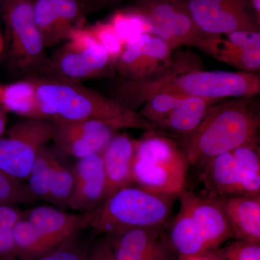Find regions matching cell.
<instances>
[{
  "label": "cell",
  "mask_w": 260,
  "mask_h": 260,
  "mask_svg": "<svg viewBox=\"0 0 260 260\" xmlns=\"http://www.w3.org/2000/svg\"><path fill=\"white\" fill-rule=\"evenodd\" d=\"M21 219V213L13 205L0 204V229H13Z\"/></svg>",
  "instance_id": "74e56055"
},
{
  "label": "cell",
  "mask_w": 260,
  "mask_h": 260,
  "mask_svg": "<svg viewBox=\"0 0 260 260\" xmlns=\"http://www.w3.org/2000/svg\"><path fill=\"white\" fill-rule=\"evenodd\" d=\"M239 174L243 194L260 195L259 143L242 145L232 151Z\"/></svg>",
  "instance_id": "7402d4cb"
},
{
  "label": "cell",
  "mask_w": 260,
  "mask_h": 260,
  "mask_svg": "<svg viewBox=\"0 0 260 260\" xmlns=\"http://www.w3.org/2000/svg\"><path fill=\"white\" fill-rule=\"evenodd\" d=\"M62 41H66L70 30L76 25L81 8L77 0H50Z\"/></svg>",
  "instance_id": "4dcf8cb0"
},
{
  "label": "cell",
  "mask_w": 260,
  "mask_h": 260,
  "mask_svg": "<svg viewBox=\"0 0 260 260\" xmlns=\"http://www.w3.org/2000/svg\"><path fill=\"white\" fill-rule=\"evenodd\" d=\"M5 49V42L3 40V37L0 35V56H1L2 53L3 52Z\"/></svg>",
  "instance_id": "ee69618b"
},
{
  "label": "cell",
  "mask_w": 260,
  "mask_h": 260,
  "mask_svg": "<svg viewBox=\"0 0 260 260\" xmlns=\"http://www.w3.org/2000/svg\"><path fill=\"white\" fill-rule=\"evenodd\" d=\"M172 50L166 41L151 35L144 47L149 76L171 66Z\"/></svg>",
  "instance_id": "f546056e"
},
{
  "label": "cell",
  "mask_w": 260,
  "mask_h": 260,
  "mask_svg": "<svg viewBox=\"0 0 260 260\" xmlns=\"http://www.w3.org/2000/svg\"><path fill=\"white\" fill-rule=\"evenodd\" d=\"M38 201L28 184L0 169V204H32Z\"/></svg>",
  "instance_id": "83f0119b"
},
{
  "label": "cell",
  "mask_w": 260,
  "mask_h": 260,
  "mask_svg": "<svg viewBox=\"0 0 260 260\" xmlns=\"http://www.w3.org/2000/svg\"><path fill=\"white\" fill-rule=\"evenodd\" d=\"M8 37V54L15 69L29 76L44 75L49 57L34 20L32 0H0Z\"/></svg>",
  "instance_id": "8992f818"
},
{
  "label": "cell",
  "mask_w": 260,
  "mask_h": 260,
  "mask_svg": "<svg viewBox=\"0 0 260 260\" xmlns=\"http://www.w3.org/2000/svg\"><path fill=\"white\" fill-rule=\"evenodd\" d=\"M74 187L73 171L64 167L59 160L56 161L51 176L48 202L60 208L69 207Z\"/></svg>",
  "instance_id": "4316f807"
},
{
  "label": "cell",
  "mask_w": 260,
  "mask_h": 260,
  "mask_svg": "<svg viewBox=\"0 0 260 260\" xmlns=\"http://www.w3.org/2000/svg\"><path fill=\"white\" fill-rule=\"evenodd\" d=\"M0 104L5 111L34 119L37 113L35 87L30 78L0 86Z\"/></svg>",
  "instance_id": "ffe728a7"
},
{
  "label": "cell",
  "mask_w": 260,
  "mask_h": 260,
  "mask_svg": "<svg viewBox=\"0 0 260 260\" xmlns=\"http://www.w3.org/2000/svg\"><path fill=\"white\" fill-rule=\"evenodd\" d=\"M181 260H217V259L214 256L213 252L210 251V252L205 253V254H202V255L191 256V257Z\"/></svg>",
  "instance_id": "b9f144b4"
},
{
  "label": "cell",
  "mask_w": 260,
  "mask_h": 260,
  "mask_svg": "<svg viewBox=\"0 0 260 260\" xmlns=\"http://www.w3.org/2000/svg\"><path fill=\"white\" fill-rule=\"evenodd\" d=\"M73 238L55 249L29 260H86L89 249L77 246L72 242Z\"/></svg>",
  "instance_id": "836d02e7"
},
{
  "label": "cell",
  "mask_w": 260,
  "mask_h": 260,
  "mask_svg": "<svg viewBox=\"0 0 260 260\" xmlns=\"http://www.w3.org/2000/svg\"><path fill=\"white\" fill-rule=\"evenodd\" d=\"M34 20L46 47L62 41L57 20L50 0H36L34 5Z\"/></svg>",
  "instance_id": "484cf974"
},
{
  "label": "cell",
  "mask_w": 260,
  "mask_h": 260,
  "mask_svg": "<svg viewBox=\"0 0 260 260\" xmlns=\"http://www.w3.org/2000/svg\"><path fill=\"white\" fill-rule=\"evenodd\" d=\"M15 251L18 257L29 260L51 251L37 228L23 218L13 229Z\"/></svg>",
  "instance_id": "603a6c76"
},
{
  "label": "cell",
  "mask_w": 260,
  "mask_h": 260,
  "mask_svg": "<svg viewBox=\"0 0 260 260\" xmlns=\"http://www.w3.org/2000/svg\"><path fill=\"white\" fill-rule=\"evenodd\" d=\"M150 37V34H140L126 42L124 50L115 63L116 70L124 79H148L149 75L144 47Z\"/></svg>",
  "instance_id": "44dd1931"
},
{
  "label": "cell",
  "mask_w": 260,
  "mask_h": 260,
  "mask_svg": "<svg viewBox=\"0 0 260 260\" xmlns=\"http://www.w3.org/2000/svg\"><path fill=\"white\" fill-rule=\"evenodd\" d=\"M189 161L172 140L147 132L136 140L133 182L148 190L179 196L184 190Z\"/></svg>",
  "instance_id": "5b68a950"
},
{
  "label": "cell",
  "mask_w": 260,
  "mask_h": 260,
  "mask_svg": "<svg viewBox=\"0 0 260 260\" xmlns=\"http://www.w3.org/2000/svg\"><path fill=\"white\" fill-rule=\"evenodd\" d=\"M67 42L49 57L44 75L80 81L100 74L112 64L110 57L89 28L76 26Z\"/></svg>",
  "instance_id": "52a82bcc"
},
{
  "label": "cell",
  "mask_w": 260,
  "mask_h": 260,
  "mask_svg": "<svg viewBox=\"0 0 260 260\" xmlns=\"http://www.w3.org/2000/svg\"><path fill=\"white\" fill-rule=\"evenodd\" d=\"M135 146L136 140L127 135H115L101 153L107 181L106 198L133 184Z\"/></svg>",
  "instance_id": "5bb4252c"
},
{
  "label": "cell",
  "mask_w": 260,
  "mask_h": 260,
  "mask_svg": "<svg viewBox=\"0 0 260 260\" xmlns=\"http://www.w3.org/2000/svg\"><path fill=\"white\" fill-rule=\"evenodd\" d=\"M152 34L166 41L173 49L180 46H191L199 49L206 36L197 26L190 15L178 9L154 29Z\"/></svg>",
  "instance_id": "d6986e66"
},
{
  "label": "cell",
  "mask_w": 260,
  "mask_h": 260,
  "mask_svg": "<svg viewBox=\"0 0 260 260\" xmlns=\"http://www.w3.org/2000/svg\"><path fill=\"white\" fill-rule=\"evenodd\" d=\"M254 97L238 98L210 107L198 129L184 138L182 150L189 164H204L242 145L258 143L260 114Z\"/></svg>",
  "instance_id": "3957f363"
},
{
  "label": "cell",
  "mask_w": 260,
  "mask_h": 260,
  "mask_svg": "<svg viewBox=\"0 0 260 260\" xmlns=\"http://www.w3.org/2000/svg\"><path fill=\"white\" fill-rule=\"evenodd\" d=\"M200 50L222 62L248 73H257L260 69V49L238 47L219 35L207 34Z\"/></svg>",
  "instance_id": "ac0fdd59"
},
{
  "label": "cell",
  "mask_w": 260,
  "mask_h": 260,
  "mask_svg": "<svg viewBox=\"0 0 260 260\" xmlns=\"http://www.w3.org/2000/svg\"><path fill=\"white\" fill-rule=\"evenodd\" d=\"M188 8L197 26L210 35L238 30L259 31L248 13L228 9L212 0H189Z\"/></svg>",
  "instance_id": "7c38bea8"
},
{
  "label": "cell",
  "mask_w": 260,
  "mask_h": 260,
  "mask_svg": "<svg viewBox=\"0 0 260 260\" xmlns=\"http://www.w3.org/2000/svg\"><path fill=\"white\" fill-rule=\"evenodd\" d=\"M95 40L105 49L112 63H116L124 50V45L111 24L98 23L89 28Z\"/></svg>",
  "instance_id": "1f68e13d"
},
{
  "label": "cell",
  "mask_w": 260,
  "mask_h": 260,
  "mask_svg": "<svg viewBox=\"0 0 260 260\" xmlns=\"http://www.w3.org/2000/svg\"><path fill=\"white\" fill-rule=\"evenodd\" d=\"M160 93L218 101L224 98L256 96L260 93V77L244 71L174 69L155 79H124L116 87L114 99L136 111L150 97Z\"/></svg>",
  "instance_id": "7a4b0ae2"
},
{
  "label": "cell",
  "mask_w": 260,
  "mask_h": 260,
  "mask_svg": "<svg viewBox=\"0 0 260 260\" xmlns=\"http://www.w3.org/2000/svg\"><path fill=\"white\" fill-rule=\"evenodd\" d=\"M73 174L74 187L69 207L80 213L93 211L105 200L107 191L101 153L79 159Z\"/></svg>",
  "instance_id": "8fae6325"
},
{
  "label": "cell",
  "mask_w": 260,
  "mask_h": 260,
  "mask_svg": "<svg viewBox=\"0 0 260 260\" xmlns=\"http://www.w3.org/2000/svg\"><path fill=\"white\" fill-rule=\"evenodd\" d=\"M58 158L47 147L38 155L28 177V186L38 200L49 199L53 170Z\"/></svg>",
  "instance_id": "cb8c5ba5"
},
{
  "label": "cell",
  "mask_w": 260,
  "mask_h": 260,
  "mask_svg": "<svg viewBox=\"0 0 260 260\" xmlns=\"http://www.w3.org/2000/svg\"><path fill=\"white\" fill-rule=\"evenodd\" d=\"M28 78L35 87V119L51 122L102 121L117 129H156L136 111L87 88L80 81L44 75Z\"/></svg>",
  "instance_id": "6da1fadb"
},
{
  "label": "cell",
  "mask_w": 260,
  "mask_h": 260,
  "mask_svg": "<svg viewBox=\"0 0 260 260\" xmlns=\"http://www.w3.org/2000/svg\"><path fill=\"white\" fill-rule=\"evenodd\" d=\"M53 123L25 119L0 138V169L19 180L28 179L39 154L52 138Z\"/></svg>",
  "instance_id": "ba28073f"
},
{
  "label": "cell",
  "mask_w": 260,
  "mask_h": 260,
  "mask_svg": "<svg viewBox=\"0 0 260 260\" xmlns=\"http://www.w3.org/2000/svg\"><path fill=\"white\" fill-rule=\"evenodd\" d=\"M218 102L201 97H183L158 128L184 138L189 136L198 129L210 107Z\"/></svg>",
  "instance_id": "2e32d148"
},
{
  "label": "cell",
  "mask_w": 260,
  "mask_h": 260,
  "mask_svg": "<svg viewBox=\"0 0 260 260\" xmlns=\"http://www.w3.org/2000/svg\"><path fill=\"white\" fill-rule=\"evenodd\" d=\"M52 123L51 140L56 148L78 159L102 153L118 130L102 121Z\"/></svg>",
  "instance_id": "9c48e42d"
},
{
  "label": "cell",
  "mask_w": 260,
  "mask_h": 260,
  "mask_svg": "<svg viewBox=\"0 0 260 260\" xmlns=\"http://www.w3.org/2000/svg\"><path fill=\"white\" fill-rule=\"evenodd\" d=\"M212 252L217 260H260V244L237 240L218 253Z\"/></svg>",
  "instance_id": "d6a6232c"
},
{
  "label": "cell",
  "mask_w": 260,
  "mask_h": 260,
  "mask_svg": "<svg viewBox=\"0 0 260 260\" xmlns=\"http://www.w3.org/2000/svg\"><path fill=\"white\" fill-rule=\"evenodd\" d=\"M111 246H112L114 260H170L145 255V254H137V253L132 252V251L126 250L122 248L118 247V246L112 245Z\"/></svg>",
  "instance_id": "f35d334b"
},
{
  "label": "cell",
  "mask_w": 260,
  "mask_h": 260,
  "mask_svg": "<svg viewBox=\"0 0 260 260\" xmlns=\"http://www.w3.org/2000/svg\"><path fill=\"white\" fill-rule=\"evenodd\" d=\"M93 211L70 214L49 206L30 210L28 220L44 238L51 250L74 237L82 229L88 228Z\"/></svg>",
  "instance_id": "4fadbf2b"
},
{
  "label": "cell",
  "mask_w": 260,
  "mask_h": 260,
  "mask_svg": "<svg viewBox=\"0 0 260 260\" xmlns=\"http://www.w3.org/2000/svg\"><path fill=\"white\" fill-rule=\"evenodd\" d=\"M179 196L185 200L208 252L233 238L230 224L218 198L205 199L184 189Z\"/></svg>",
  "instance_id": "30bf717a"
},
{
  "label": "cell",
  "mask_w": 260,
  "mask_h": 260,
  "mask_svg": "<svg viewBox=\"0 0 260 260\" xmlns=\"http://www.w3.org/2000/svg\"><path fill=\"white\" fill-rule=\"evenodd\" d=\"M15 257L13 229H0V260H13Z\"/></svg>",
  "instance_id": "d590c367"
},
{
  "label": "cell",
  "mask_w": 260,
  "mask_h": 260,
  "mask_svg": "<svg viewBox=\"0 0 260 260\" xmlns=\"http://www.w3.org/2000/svg\"><path fill=\"white\" fill-rule=\"evenodd\" d=\"M218 198L230 224L233 238L260 244V195Z\"/></svg>",
  "instance_id": "9a60e30c"
},
{
  "label": "cell",
  "mask_w": 260,
  "mask_h": 260,
  "mask_svg": "<svg viewBox=\"0 0 260 260\" xmlns=\"http://www.w3.org/2000/svg\"><path fill=\"white\" fill-rule=\"evenodd\" d=\"M86 260H114L112 246L107 238L98 241L88 249Z\"/></svg>",
  "instance_id": "8d00e7d4"
},
{
  "label": "cell",
  "mask_w": 260,
  "mask_h": 260,
  "mask_svg": "<svg viewBox=\"0 0 260 260\" xmlns=\"http://www.w3.org/2000/svg\"><path fill=\"white\" fill-rule=\"evenodd\" d=\"M203 165V180L219 198L244 194L239 169L232 152L210 158Z\"/></svg>",
  "instance_id": "e0dca14e"
},
{
  "label": "cell",
  "mask_w": 260,
  "mask_h": 260,
  "mask_svg": "<svg viewBox=\"0 0 260 260\" xmlns=\"http://www.w3.org/2000/svg\"><path fill=\"white\" fill-rule=\"evenodd\" d=\"M7 124L6 111L4 109L0 110V138L5 132Z\"/></svg>",
  "instance_id": "60d3db41"
},
{
  "label": "cell",
  "mask_w": 260,
  "mask_h": 260,
  "mask_svg": "<svg viewBox=\"0 0 260 260\" xmlns=\"http://www.w3.org/2000/svg\"><path fill=\"white\" fill-rule=\"evenodd\" d=\"M253 8L255 10L256 14L259 17L260 13V0H252Z\"/></svg>",
  "instance_id": "7bdbcfd3"
},
{
  "label": "cell",
  "mask_w": 260,
  "mask_h": 260,
  "mask_svg": "<svg viewBox=\"0 0 260 260\" xmlns=\"http://www.w3.org/2000/svg\"><path fill=\"white\" fill-rule=\"evenodd\" d=\"M225 35L226 40L238 47L245 49H260L259 31L238 30Z\"/></svg>",
  "instance_id": "e575fe53"
},
{
  "label": "cell",
  "mask_w": 260,
  "mask_h": 260,
  "mask_svg": "<svg viewBox=\"0 0 260 260\" xmlns=\"http://www.w3.org/2000/svg\"><path fill=\"white\" fill-rule=\"evenodd\" d=\"M183 97L174 94H156L143 104L139 114L158 128Z\"/></svg>",
  "instance_id": "f1b7e54d"
},
{
  "label": "cell",
  "mask_w": 260,
  "mask_h": 260,
  "mask_svg": "<svg viewBox=\"0 0 260 260\" xmlns=\"http://www.w3.org/2000/svg\"><path fill=\"white\" fill-rule=\"evenodd\" d=\"M214 3H218L224 8L235 11L247 13L249 8V0H212Z\"/></svg>",
  "instance_id": "ab89813d"
},
{
  "label": "cell",
  "mask_w": 260,
  "mask_h": 260,
  "mask_svg": "<svg viewBox=\"0 0 260 260\" xmlns=\"http://www.w3.org/2000/svg\"><path fill=\"white\" fill-rule=\"evenodd\" d=\"M177 197L130 184L109 195L93 210L88 227L113 237L138 228L167 226Z\"/></svg>",
  "instance_id": "277c9868"
},
{
  "label": "cell",
  "mask_w": 260,
  "mask_h": 260,
  "mask_svg": "<svg viewBox=\"0 0 260 260\" xmlns=\"http://www.w3.org/2000/svg\"><path fill=\"white\" fill-rule=\"evenodd\" d=\"M109 23L124 46L132 38L153 31L148 20L139 11L117 12Z\"/></svg>",
  "instance_id": "d4e9b609"
}]
</instances>
